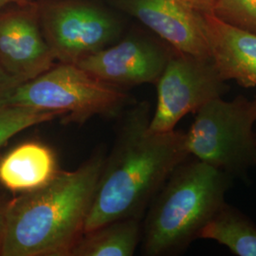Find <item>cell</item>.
<instances>
[{
    "label": "cell",
    "instance_id": "8992f818",
    "mask_svg": "<svg viewBox=\"0 0 256 256\" xmlns=\"http://www.w3.org/2000/svg\"><path fill=\"white\" fill-rule=\"evenodd\" d=\"M42 32L55 60L76 64L117 42L122 26L110 10L88 0L42 1Z\"/></svg>",
    "mask_w": 256,
    "mask_h": 256
},
{
    "label": "cell",
    "instance_id": "7a4b0ae2",
    "mask_svg": "<svg viewBox=\"0 0 256 256\" xmlns=\"http://www.w3.org/2000/svg\"><path fill=\"white\" fill-rule=\"evenodd\" d=\"M102 148L76 170L4 207L0 256H70L84 234L104 164Z\"/></svg>",
    "mask_w": 256,
    "mask_h": 256
},
{
    "label": "cell",
    "instance_id": "9c48e42d",
    "mask_svg": "<svg viewBox=\"0 0 256 256\" xmlns=\"http://www.w3.org/2000/svg\"><path fill=\"white\" fill-rule=\"evenodd\" d=\"M176 52L210 58L203 14L182 0H110Z\"/></svg>",
    "mask_w": 256,
    "mask_h": 256
},
{
    "label": "cell",
    "instance_id": "277c9868",
    "mask_svg": "<svg viewBox=\"0 0 256 256\" xmlns=\"http://www.w3.org/2000/svg\"><path fill=\"white\" fill-rule=\"evenodd\" d=\"M194 115L185 132L190 156L232 178L256 168V97L218 98Z\"/></svg>",
    "mask_w": 256,
    "mask_h": 256
},
{
    "label": "cell",
    "instance_id": "44dd1931",
    "mask_svg": "<svg viewBox=\"0 0 256 256\" xmlns=\"http://www.w3.org/2000/svg\"><path fill=\"white\" fill-rule=\"evenodd\" d=\"M42 1H60V0H42Z\"/></svg>",
    "mask_w": 256,
    "mask_h": 256
},
{
    "label": "cell",
    "instance_id": "ba28073f",
    "mask_svg": "<svg viewBox=\"0 0 256 256\" xmlns=\"http://www.w3.org/2000/svg\"><path fill=\"white\" fill-rule=\"evenodd\" d=\"M174 50L146 37H126L76 64L102 82L117 86L156 84Z\"/></svg>",
    "mask_w": 256,
    "mask_h": 256
},
{
    "label": "cell",
    "instance_id": "ac0fdd59",
    "mask_svg": "<svg viewBox=\"0 0 256 256\" xmlns=\"http://www.w3.org/2000/svg\"><path fill=\"white\" fill-rule=\"evenodd\" d=\"M189 7L198 12L202 14H212L214 4L218 0H182Z\"/></svg>",
    "mask_w": 256,
    "mask_h": 256
},
{
    "label": "cell",
    "instance_id": "d6986e66",
    "mask_svg": "<svg viewBox=\"0 0 256 256\" xmlns=\"http://www.w3.org/2000/svg\"><path fill=\"white\" fill-rule=\"evenodd\" d=\"M12 3H16V4H19L21 6L28 5V2L26 0H0V10L6 7L7 5L12 4Z\"/></svg>",
    "mask_w": 256,
    "mask_h": 256
},
{
    "label": "cell",
    "instance_id": "ffe728a7",
    "mask_svg": "<svg viewBox=\"0 0 256 256\" xmlns=\"http://www.w3.org/2000/svg\"><path fill=\"white\" fill-rule=\"evenodd\" d=\"M3 228H4V207H0V246L1 240L3 234Z\"/></svg>",
    "mask_w": 256,
    "mask_h": 256
},
{
    "label": "cell",
    "instance_id": "5b68a950",
    "mask_svg": "<svg viewBox=\"0 0 256 256\" xmlns=\"http://www.w3.org/2000/svg\"><path fill=\"white\" fill-rule=\"evenodd\" d=\"M128 102V95L117 86L102 82L76 64L60 63L20 84L3 106L54 111L64 122L84 124L98 115L115 116Z\"/></svg>",
    "mask_w": 256,
    "mask_h": 256
},
{
    "label": "cell",
    "instance_id": "9a60e30c",
    "mask_svg": "<svg viewBox=\"0 0 256 256\" xmlns=\"http://www.w3.org/2000/svg\"><path fill=\"white\" fill-rule=\"evenodd\" d=\"M61 118V114L54 111L36 110L24 106L0 108V147L3 146L10 138L27 128L45 124Z\"/></svg>",
    "mask_w": 256,
    "mask_h": 256
},
{
    "label": "cell",
    "instance_id": "7c38bea8",
    "mask_svg": "<svg viewBox=\"0 0 256 256\" xmlns=\"http://www.w3.org/2000/svg\"><path fill=\"white\" fill-rule=\"evenodd\" d=\"M59 171L50 147L27 142L12 148L0 160V183L12 192H32L50 182Z\"/></svg>",
    "mask_w": 256,
    "mask_h": 256
},
{
    "label": "cell",
    "instance_id": "e0dca14e",
    "mask_svg": "<svg viewBox=\"0 0 256 256\" xmlns=\"http://www.w3.org/2000/svg\"><path fill=\"white\" fill-rule=\"evenodd\" d=\"M20 84L22 82L10 75L0 64V108Z\"/></svg>",
    "mask_w": 256,
    "mask_h": 256
},
{
    "label": "cell",
    "instance_id": "3957f363",
    "mask_svg": "<svg viewBox=\"0 0 256 256\" xmlns=\"http://www.w3.org/2000/svg\"><path fill=\"white\" fill-rule=\"evenodd\" d=\"M232 180L196 158L178 165L151 202L142 230L144 254L185 250L226 202Z\"/></svg>",
    "mask_w": 256,
    "mask_h": 256
},
{
    "label": "cell",
    "instance_id": "52a82bcc",
    "mask_svg": "<svg viewBox=\"0 0 256 256\" xmlns=\"http://www.w3.org/2000/svg\"><path fill=\"white\" fill-rule=\"evenodd\" d=\"M156 84V106L149 130L158 133L173 131L187 114H196L203 106L228 92L226 81L210 58L176 50Z\"/></svg>",
    "mask_w": 256,
    "mask_h": 256
},
{
    "label": "cell",
    "instance_id": "2e32d148",
    "mask_svg": "<svg viewBox=\"0 0 256 256\" xmlns=\"http://www.w3.org/2000/svg\"><path fill=\"white\" fill-rule=\"evenodd\" d=\"M212 14L225 23L256 34V0H218Z\"/></svg>",
    "mask_w": 256,
    "mask_h": 256
},
{
    "label": "cell",
    "instance_id": "8fae6325",
    "mask_svg": "<svg viewBox=\"0 0 256 256\" xmlns=\"http://www.w3.org/2000/svg\"><path fill=\"white\" fill-rule=\"evenodd\" d=\"M210 59L224 81L256 88V34L203 14Z\"/></svg>",
    "mask_w": 256,
    "mask_h": 256
},
{
    "label": "cell",
    "instance_id": "6da1fadb",
    "mask_svg": "<svg viewBox=\"0 0 256 256\" xmlns=\"http://www.w3.org/2000/svg\"><path fill=\"white\" fill-rule=\"evenodd\" d=\"M151 106L130 108L106 156L84 232L115 220L140 218L174 169L188 160L185 132H151Z\"/></svg>",
    "mask_w": 256,
    "mask_h": 256
},
{
    "label": "cell",
    "instance_id": "30bf717a",
    "mask_svg": "<svg viewBox=\"0 0 256 256\" xmlns=\"http://www.w3.org/2000/svg\"><path fill=\"white\" fill-rule=\"evenodd\" d=\"M38 16V6H24L0 16V64L12 77L27 82L54 66Z\"/></svg>",
    "mask_w": 256,
    "mask_h": 256
},
{
    "label": "cell",
    "instance_id": "5bb4252c",
    "mask_svg": "<svg viewBox=\"0 0 256 256\" xmlns=\"http://www.w3.org/2000/svg\"><path fill=\"white\" fill-rule=\"evenodd\" d=\"M198 239H209L238 256H256V224L225 202L200 230Z\"/></svg>",
    "mask_w": 256,
    "mask_h": 256
},
{
    "label": "cell",
    "instance_id": "4fadbf2b",
    "mask_svg": "<svg viewBox=\"0 0 256 256\" xmlns=\"http://www.w3.org/2000/svg\"><path fill=\"white\" fill-rule=\"evenodd\" d=\"M140 236V218L115 220L84 232L70 256H134Z\"/></svg>",
    "mask_w": 256,
    "mask_h": 256
}]
</instances>
